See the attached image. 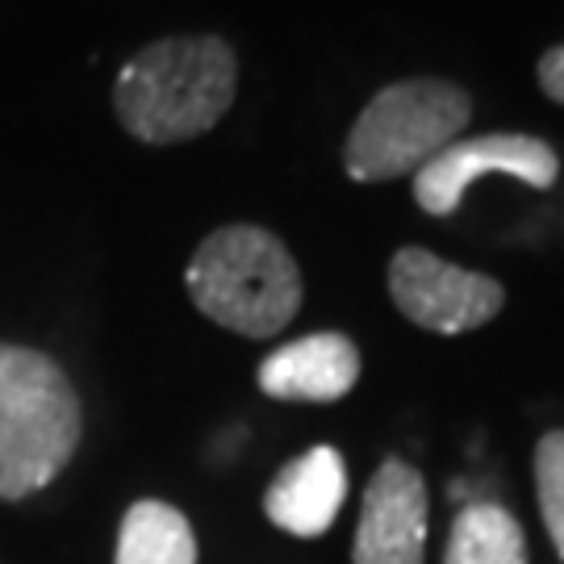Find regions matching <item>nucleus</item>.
<instances>
[{"mask_svg":"<svg viewBox=\"0 0 564 564\" xmlns=\"http://www.w3.org/2000/svg\"><path fill=\"white\" fill-rule=\"evenodd\" d=\"M239 59L218 34H176L142 46L118 72L113 113L121 130L151 147L209 134L230 113Z\"/></svg>","mask_w":564,"mask_h":564,"instance_id":"obj_1","label":"nucleus"},{"mask_svg":"<svg viewBox=\"0 0 564 564\" xmlns=\"http://www.w3.org/2000/svg\"><path fill=\"white\" fill-rule=\"evenodd\" d=\"M80 440L84 405L72 377L46 351L0 343V502L46 489Z\"/></svg>","mask_w":564,"mask_h":564,"instance_id":"obj_2","label":"nucleus"},{"mask_svg":"<svg viewBox=\"0 0 564 564\" xmlns=\"http://www.w3.org/2000/svg\"><path fill=\"white\" fill-rule=\"evenodd\" d=\"M184 289L209 323L242 339H272L302 310V268L272 230L256 223L218 226L193 251Z\"/></svg>","mask_w":564,"mask_h":564,"instance_id":"obj_3","label":"nucleus"},{"mask_svg":"<svg viewBox=\"0 0 564 564\" xmlns=\"http://www.w3.org/2000/svg\"><path fill=\"white\" fill-rule=\"evenodd\" d=\"M473 118V97L440 76L384 84L351 121L343 142V167L360 184L398 181L435 160L464 134Z\"/></svg>","mask_w":564,"mask_h":564,"instance_id":"obj_4","label":"nucleus"},{"mask_svg":"<svg viewBox=\"0 0 564 564\" xmlns=\"http://www.w3.org/2000/svg\"><path fill=\"white\" fill-rule=\"evenodd\" d=\"M389 297L414 326L435 335H464L502 314L506 289L494 276L447 263L426 247H402L389 260Z\"/></svg>","mask_w":564,"mask_h":564,"instance_id":"obj_5","label":"nucleus"},{"mask_svg":"<svg viewBox=\"0 0 564 564\" xmlns=\"http://www.w3.org/2000/svg\"><path fill=\"white\" fill-rule=\"evenodd\" d=\"M489 172L514 176L527 188H552L561 176V155L552 151V142L535 139V134L456 139L414 172V202L431 218H452L456 205L464 202V193Z\"/></svg>","mask_w":564,"mask_h":564,"instance_id":"obj_6","label":"nucleus"},{"mask_svg":"<svg viewBox=\"0 0 564 564\" xmlns=\"http://www.w3.org/2000/svg\"><path fill=\"white\" fill-rule=\"evenodd\" d=\"M426 481L414 464L384 460L364 489L351 564H423L426 561Z\"/></svg>","mask_w":564,"mask_h":564,"instance_id":"obj_7","label":"nucleus"},{"mask_svg":"<svg viewBox=\"0 0 564 564\" xmlns=\"http://www.w3.org/2000/svg\"><path fill=\"white\" fill-rule=\"evenodd\" d=\"M360 347L339 330H318L263 356L256 381L276 402H343L360 381Z\"/></svg>","mask_w":564,"mask_h":564,"instance_id":"obj_8","label":"nucleus"},{"mask_svg":"<svg viewBox=\"0 0 564 564\" xmlns=\"http://www.w3.org/2000/svg\"><path fill=\"white\" fill-rule=\"evenodd\" d=\"M347 498V464L335 447H310L284 464L263 494V514L272 527L297 540H318L339 519Z\"/></svg>","mask_w":564,"mask_h":564,"instance_id":"obj_9","label":"nucleus"},{"mask_svg":"<svg viewBox=\"0 0 564 564\" xmlns=\"http://www.w3.org/2000/svg\"><path fill=\"white\" fill-rule=\"evenodd\" d=\"M113 564H197V535L176 506L142 498L121 514Z\"/></svg>","mask_w":564,"mask_h":564,"instance_id":"obj_10","label":"nucleus"},{"mask_svg":"<svg viewBox=\"0 0 564 564\" xmlns=\"http://www.w3.org/2000/svg\"><path fill=\"white\" fill-rule=\"evenodd\" d=\"M444 564H527L519 519L498 502H468L452 523Z\"/></svg>","mask_w":564,"mask_h":564,"instance_id":"obj_11","label":"nucleus"},{"mask_svg":"<svg viewBox=\"0 0 564 564\" xmlns=\"http://www.w3.org/2000/svg\"><path fill=\"white\" fill-rule=\"evenodd\" d=\"M535 489L552 547L564 561V431H547L535 447Z\"/></svg>","mask_w":564,"mask_h":564,"instance_id":"obj_12","label":"nucleus"},{"mask_svg":"<svg viewBox=\"0 0 564 564\" xmlns=\"http://www.w3.org/2000/svg\"><path fill=\"white\" fill-rule=\"evenodd\" d=\"M540 88H544L547 97L556 105H564V42L561 46H552V51H544V59H540Z\"/></svg>","mask_w":564,"mask_h":564,"instance_id":"obj_13","label":"nucleus"}]
</instances>
